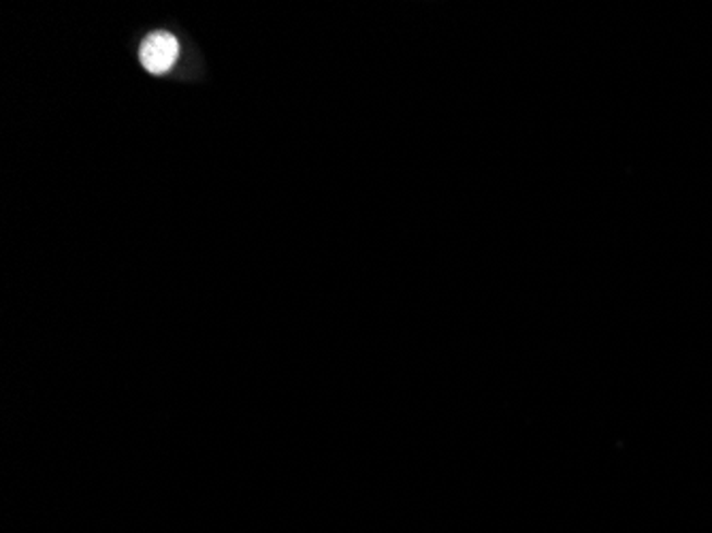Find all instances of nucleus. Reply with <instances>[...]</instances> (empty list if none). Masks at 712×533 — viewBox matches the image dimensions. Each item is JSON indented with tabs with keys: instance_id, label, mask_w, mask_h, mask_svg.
Here are the masks:
<instances>
[{
	"instance_id": "1",
	"label": "nucleus",
	"mask_w": 712,
	"mask_h": 533,
	"mask_svg": "<svg viewBox=\"0 0 712 533\" xmlns=\"http://www.w3.org/2000/svg\"><path fill=\"white\" fill-rule=\"evenodd\" d=\"M180 53V44L171 33H154L143 41L140 60L143 69L149 71L152 75H162L167 73Z\"/></svg>"
}]
</instances>
